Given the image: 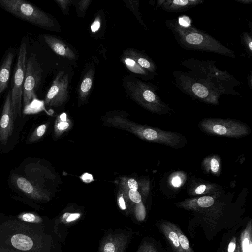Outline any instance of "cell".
I'll return each instance as SVG.
<instances>
[{
  "instance_id": "28",
  "label": "cell",
  "mask_w": 252,
  "mask_h": 252,
  "mask_svg": "<svg viewBox=\"0 0 252 252\" xmlns=\"http://www.w3.org/2000/svg\"><path fill=\"white\" fill-rule=\"evenodd\" d=\"M91 0H80L79 1L77 4V9L78 15L79 16L84 15L87 7L91 2Z\"/></svg>"
},
{
  "instance_id": "15",
  "label": "cell",
  "mask_w": 252,
  "mask_h": 252,
  "mask_svg": "<svg viewBox=\"0 0 252 252\" xmlns=\"http://www.w3.org/2000/svg\"><path fill=\"white\" fill-rule=\"evenodd\" d=\"M14 58L12 52H8L0 67V95L7 88Z\"/></svg>"
},
{
  "instance_id": "3",
  "label": "cell",
  "mask_w": 252,
  "mask_h": 252,
  "mask_svg": "<svg viewBox=\"0 0 252 252\" xmlns=\"http://www.w3.org/2000/svg\"><path fill=\"white\" fill-rule=\"evenodd\" d=\"M0 6L8 13L39 27L56 30L55 21L46 13L23 0H0Z\"/></svg>"
},
{
  "instance_id": "30",
  "label": "cell",
  "mask_w": 252,
  "mask_h": 252,
  "mask_svg": "<svg viewBox=\"0 0 252 252\" xmlns=\"http://www.w3.org/2000/svg\"><path fill=\"white\" fill-rule=\"evenodd\" d=\"M138 252H158L154 246L151 243L145 242L139 248Z\"/></svg>"
},
{
  "instance_id": "11",
  "label": "cell",
  "mask_w": 252,
  "mask_h": 252,
  "mask_svg": "<svg viewBox=\"0 0 252 252\" xmlns=\"http://www.w3.org/2000/svg\"><path fill=\"white\" fill-rule=\"evenodd\" d=\"M205 0H158L157 8L167 12H181L201 4Z\"/></svg>"
},
{
  "instance_id": "26",
  "label": "cell",
  "mask_w": 252,
  "mask_h": 252,
  "mask_svg": "<svg viewBox=\"0 0 252 252\" xmlns=\"http://www.w3.org/2000/svg\"><path fill=\"white\" fill-rule=\"evenodd\" d=\"M218 188L216 185L213 184H200L196 187L193 194L200 195L216 191Z\"/></svg>"
},
{
  "instance_id": "37",
  "label": "cell",
  "mask_w": 252,
  "mask_h": 252,
  "mask_svg": "<svg viewBox=\"0 0 252 252\" xmlns=\"http://www.w3.org/2000/svg\"><path fill=\"white\" fill-rule=\"evenodd\" d=\"M100 22L98 20L94 21L91 25V30L93 32L96 31L100 27Z\"/></svg>"
},
{
  "instance_id": "38",
  "label": "cell",
  "mask_w": 252,
  "mask_h": 252,
  "mask_svg": "<svg viewBox=\"0 0 252 252\" xmlns=\"http://www.w3.org/2000/svg\"><path fill=\"white\" fill-rule=\"evenodd\" d=\"M118 201H119V206H120V207L121 208V209L122 210L126 209V203H125V200H124L123 197L122 196L119 197Z\"/></svg>"
},
{
  "instance_id": "31",
  "label": "cell",
  "mask_w": 252,
  "mask_h": 252,
  "mask_svg": "<svg viewBox=\"0 0 252 252\" xmlns=\"http://www.w3.org/2000/svg\"><path fill=\"white\" fill-rule=\"evenodd\" d=\"M138 204V206L137 207L136 209V216L138 220H143L145 216L144 207L141 202Z\"/></svg>"
},
{
  "instance_id": "32",
  "label": "cell",
  "mask_w": 252,
  "mask_h": 252,
  "mask_svg": "<svg viewBox=\"0 0 252 252\" xmlns=\"http://www.w3.org/2000/svg\"><path fill=\"white\" fill-rule=\"evenodd\" d=\"M65 217H67L66 219L63 220L67 223H70L75 220H77L80 216V214L79 213H73L67 215V214H65L64 215Z\"/></svg>"
},
{
  "instance_id": "18",
  "label": "cell",
  "mask_w": 252,
  "mask_h": 252,
  "mask_svg": "<svg viewBox=\"0 0 252 252\" xmlns=\"http://www.w3.org/2000/svg\"><path fill=\"white\" fill-rule=\"evenodd\" d=\"M205 170L211 173L218 175L221 171L220 159L219 156L213 155L205 158L203 162Z\"/></svg>"
},
{
  "instance_id": "9",
  "label": "cell",
  "mask_w": 252,
  "mask_h": 252,
  "mask_svg": "<svg viewBox=\"0 0 252 252\" xmlns=\"http://www.w3.org/2000/svg\"><path fill=\"white\" fill-rule=\"evenodd\" d=\"M68 75L63 72H60L46 94L44 104L51 107L62 105L68 96Z\"/></svg>"
},
{
  "instance_id": "43",
  "label": "cell",
  "mask_w": 252,
  "mask_h": 252,
  "mask_svg": "<svg viewBox=\"0 0 252 252\" xmlns=\"http://www.w3.org/2000/svg\"><path fill=\"white\" fill-rule=\"evenodd\" d=\"M0 224H1V223H0Z\"/></svg>"
},
{
  "instance_id": "42",
  "label": "cell",
  "mask_w": 252,
  "mask_h": 252,
  "mask_svg": "<svg viewBox=\"0 0 252 252\" xmlns=\"http://www.w3.org/2000/svg\"><path fill=\"white\" fill-rule=\"evenodd\" d=\"M236 249L235 252H241V247H240V244H238L237 245V248Z\"/></svg>"
},
{
  "instance_id": "36",
  "label": "cell",
  "mask_w": 252,
  "mask_h": 252,
  "mask_svg": "<svg viewBox=\"0 0 252 252\" xmlns=\"http://www.w3.org/2000/svg\"><path fill=\"white\" fill-rule=\"evenodd\" d=\"M56 2L60 6L63 11H65L71 0H56Z\"/></svg>"
},
{
  "instance_id": "14",
  "label": "cell",
  "mask_w": 252,
  "mask_h": 252,
  "mask_svg": "<svg viewBox=\"0 0 252 252\" xmlns=\"http://www.w3.org/2000/svg\"><path fill=\"white\" fill-rule=\"evenodd\" d=\"M43 37L46 44L56 54L69 59L75 58L72 50L61 40L49 35H44Z\"/></svg>"
},
{
  "instance_id": "7",
  "label": "cell",
  "mask_w": 252,
  "mask_h": 252,
  "mask_svg": "<svg viewBox=\"0 0 252 252\" xmlns=\"http://www.w3.org/2000/svg\"><path fill=\"white\" fill-rule=\"evenodd\" d=\"M27 45L22 42L20 45L14 75L13 86L11 90V100L14 118L21 116L23 86L25 75Z\"/></svg>"
},
{
  "instance_id": "40",
  "label": "cell",
  "mask_w": 252,
  "mask_h": 252,
  "mask_svg": "<svg viewBox=\"0 0 252 252\" xmlns=\"http://www.w3.org/2000/svg\"><path fill=\"white\" fill-rule=\"evenodd\" d=\"M247 81L249 86L251 90H252V72L248 74L247 77Z\"/></svg>"
},
{
  "instance_id": "16",
  "label": "cell",
  "mask_w": 252,
  "mask_h": 252,
  "mask_svg": "<svg viewBox=\"0 0 252 252\" xmlns=\"http://www.w3.org/2000/svg\"><path fill=\"white\" fill-rule=\"evenodd\" d=\"M160 229L169 243L174 252H184L180 244L178 235L170 222H162L160 224Z\"/></svg>"
},
{
  "instance_id": "10",
  "label": "cell",
  "mask_w": 252,
  "mask_h": 252,
  "mask_svg": "<svg viewBox=\"0 0 252 252\" xmlns=\"http://www.w3.org/2000/svg\"><path fill=\"white\" fill-rule=\"evenodd\" d=\"M13 110L11 100V91H9L4 103L0 120V142L6 145L13 130Z\"/></svg>"
},
{
  "instance_id": "5",
  "label": "cell",
  "mask_w": 252,
  "mask_h": 252,
  "mask_svg": "<svg viewBox=\"0 0 252 252\" xmlns=\"http://www.w3.org/2000/svg\"><path fill=\"white\" fill-rule=\"evenodd\" d=\"M199 126L203 131L208 134L227 137H242L251 132L247 125L231 119L207 118L199 122Z\"/></svg>"
},
{
  "instance_id": "13",
  "label": "cell",
  "mask_w": 252,
  "mask_h": 252,
  "mask_svg": "<svg viewBox=\"0 0 252 252\" xmlns=\"http://www.w3.org/2000/svg\"><path fill=\"white\" fill-rule=\"evenodd\" d=\"M127 238L122 233L109 235L102 241L101 252H124Z\"/></svg>"
},
{
  "instance_id": "29",
  "label": "cell",
  "mask_w": 252,
  "mask_h": 252,
  "mask_svg": "<svg viewBox=\"0 0 252 252\" xmlns=\"http://www.w3.org/2000/svg\"><path fill=\"white\" fill-rule=\"evenodd\" d=\"M128 195L132 202L136 204H139L141 202V196L137 190L129 189Z\"/></svg>"
},
{
  "instance_id": "21",
  "label": "cell",
  "mask_w": 252,
  "mask_h": 252,
  "mask_svg": "<svg viewBox=\"0 0 252 252\" xmlns=\"http://www.w3.org/2000/svg\"><path fill=\"white\" fill-rule=\"evenodd\" d=\"M44 108V102L35 99L30 104L24 107V114H33L42 111Z\"/></svg>"
},
{
  "instance_id": "1",
  "label": "cell",
  "mask_w": 252,
  "mask_h": 252,
  "mask_svg": "<svg viewBox=\"0 0 252 252\" xmlns=\"http://www.w3.org/2000/svg\"><path fill=\"white\" fill-rule=\"evenodd\" d=\"M212 60L186 59L181 65L187 71L173 73L175 84L183 93L194 99L209 104L218 105L222 94L240 95L235 87L241 82L227 71H222Z\"/></svg>"
},
{
  "instance_id": "6",
  "label": "cell",
  "mask_w": 252,
  "mask_h": 252,
  "mask_svg": "<svg viewBox=\"0 0 252 252\" xmlns=\"http://www.w3.org/2000/svg\"><path fill=\"white\" fill-rule=\"evenodd\" d=\"M128 130L141 139L150 142L164 144L174 148L185 145V137L180 133L166 131L146 125L130 123Z\"/></svg>"
},
{
  "instance_id": "19",
  "label": "cell",
  "mask_w": 252,
  "mask_h": 252,
  "mask_svg": "<svg viewBox=\"0 0 252 252\" xmlns=\"http://www.w3.org/2000/svg\"><path fill=\"white\" fill-rule=\"evenodd\" d=\"M252 222L250 221L241 234L240 247L241 252H252Z\"/></svg>"
},
{
  "instance_id": "17",
  "label": "cell",
  "mask_w": 252,
  "mask_h": 252,
  "mask_svg": "<svg viewBox=\"0 0 252 252\" xmlns=\"http://www.w3.org/2000/svg\"><path fill=\"white\" fill-rule=\"evenodd\" d=\"M130 53L132 59L141 68L155 75H157L156 64L151 58L144 54L135 51H130Z\"/></svg>"
},
{
  "instance_id": "23",
  "label": "cell",
  "mask_w": 252,
  "mask_h": 252,
  "mask_svg": "<svg viewBox=\"0 0 252 252\" xmlns=\"http://www.w3.org/2000/svg\"><path fill=\"white\" fill-rule=\"evenodd\" d=\"M173 228L176 232L180 244L184 252H194L189 244V241L187 237L183 233L178 227L172 223Z\"/></svg>"
},
{
  "instance_id": "39",
  "label": "cell",
  "mask_w": 252,
  "mask_h": 252,
  "mask_svg": "<svg viewBox=\"0 0 252 252\" xmlns=\"http://www.w3.org/2000/svg\"><path fill=\"white\" fill-rule=\"evenodd\" d=\"M0 252H17L0 245Z\"/></svg>"
},
{
  "instance_id": "35",
  "label": "cell",
  "mask_w": 252,
  "mask_h": 252,
  "mask_svg": "<svg viewBox=\"0 0 252 252\" xmlns=\"http://www.w3.org/2000/svg\"><path fill=\"white\" fill-rule=\"evenodd\" d=\"M172 184L175 187H179L182 183L181 177L178 175L174 176L172 180Z\"/></svg>"
},
{
  "instance_id": "20",
  "label": "cell",
  "mask_w": 252,
  "mask_h": 252,
  "mask_svg": "<svg viewBox=\"0 0 252 252\" xmlns=\"http://www.w3.org/2000/svg\"><path fill=\"white\" fill-rule=\"evenodd\" d=\"M92 77V72H88L83 80L79 92L81 100H84L89 94L93 84Z\"/></svg>"
},
{
  "instance_id": "33",
  "label": "cell",
  "mask_w": 252,
  "mask_h": 252,
  "mask_svg": "<svg viewBox=\"0 0 252 252\" xmlns=\"http://www.w3.org/2000/svg\"><path fill=\"white\" fill-rule=\"evenodd\" d=\"M127 185L129 189L137 190L139 188L138 184L136 180L133 178H130L127 181Z\"/></svg>"
},
{
  "instance_id": "22",
  "label": "cell",
  "mask_w": 252,
  "mask_h": 252,
  "mask_svg": "<svg viewBox=\"0 0 252 252\" xmlns=\"http://www.w3.org/2000/svg\"><path fill=\"white\" fill-rule=\"evenodd\" d=\"M18 219L27 223L40 224L43 222V219L35 213L26 212L19 215Z\"/></svg>"
},
{
  "instance_id": "27",
  "label": "cell",
  "mask_w": 252,
  "mask_h": 252,
  "mask_svg": "<svg viewBox=\"0 0 252 252\" xmlns=\"http://www.w3.org/2000/svg\"><path fill=\"white\" fill-rule=\"evenodd\" d=\"M46 124H43L40 125L31 134L29 138V141L30 142H33L38 140L44 135L46 130Z\"/></svg>"
},
{
  "instance_id": "2",
  "label": "cell",
  "mask_w": 252,
  "mask_h": 252,
  "mask_svg": "<svg viewBox=\"0 0 252 252\" xmlns=\"http://www.w3.org/2000/svg\"><path fill=\"white\" fill-rule=\"evenodd\" d=\"M187 16L165 21V25L177 43L186 50L208 52L235 58V52L206 32L189 23Z\"/></svg>"
},
{
  "instance_id": "41",
  "label": "cell",
  "mask_w": 252,
  "mask_h": 252,
  "mask_svg": "<svg viewBox=\"0 0 252 252\" xmlns=\"http://www.w3.org/2000/svg\"><path fill=\"white\" fill-rule=\"evenodd\" d=\"M235 1L237 2L244 4H251L252 2V0H235Z\"/></svg>"
},
{
  "instance_id": "4",
  "label": "cell",
  "mask_w": 252,
  "mask_h": 252,
  "mask_svg": "<svg viewBox=\"0 0 252 252\" xmlns=\"http://www.w3.org/2000/svg\"><path fill=\"white\" fill-rule=\"evenodd\" d=\"M132 98L151 112L159 115L169 113L171 109L161 99L156 86L137 78L127 83Z\"/></svg>"
},
{
  "instance_id": "8",
  "label": "cell",
  "mask_w": 252,
  "mask_h": 252,
  "mask_svg": "<svg viewBox=\"0 0 252 252\" xmlns=\"http://www.w3.org/2000/svg\"><path fill=\"white\" fill-rule=\"evenodd\" d=\"M42 73L36 55L32 54L26 63L22 98L24 107L36 99V92L41 80Z\"/></svg>"
},
{
  "instance_id": "34",
  "label": "cell",
  "mask_w": 252,
  "mask_h": 252,
  "mask_svg": "<svg viewBox=\"0 0 252 252\" xmlns=\"http://www.w3.org/2000/svg\"><path fill=\"white\" fill-rule=\"evenodd\" d=\"M236 248V237H234L232 238L229 243L227 252H235Z\"/></svg>"
},
{
  "instance_id": "24",
  "label": "cell",
  "mask_w": 252,
  "mask_h": 252,
  "mask_svg": "<svg viewBox=\"0 0 252 252\" xmlns=\"http://www.w3.org/2000/svg\"><path fill=\"white\" fill-rule=\"evenodd\" d=\"M71 125V122L69 119L66 121H62L59 117L56 120L54 132L57 137L62 135L64 132L67 130Z\"/></svg>"
},
{
  "instance_id": "25",
  "label": "cell",
  "mask_w": 252,
  "mask_h": 252,
  "mask_svg": "<svg viewBox=\"0 0 252 252\" xmlns=\"http://www.w3.org/2000/svg\"><path fill=\"white\" fill-rule=\"evenodd\" d=\"M241 40L248 54L252 55V34L248 32H243L241 35Z\"/></svg>"
},
{
  "instance_id": "12",
  "label": "cell",
  "mask_w": 252,
  "mask_h": 252,
  "mask_svg": "<svg viewBox=\"0 0 252 252\" xmlns=\"http://www.w3.org/2000/svg\"><path fill=\"white\" fill-rule=\"evenodd\" d=\"M14 182L20 191L32 199L42 200L47 198L40 187L31 179L17 175L14 178Z\"/></svg>"
}]
</instances>
